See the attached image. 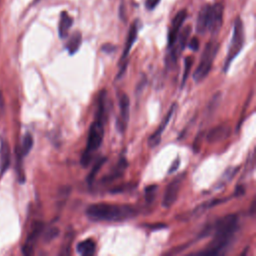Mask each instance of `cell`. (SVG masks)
Instances as JSON below:
<instances>
[{
	"label": "cell",
	"mask_w": 256,
	"mask_h": 256,
	"mask_svg": "<svg viewBox=\"0 0 256 256\" xmlns=\"http://www.w3.org/2000/svg\"><path fill=\"white\" fill-rule=\"evenodd\" d=\"M179 165H180V160H179V158H177V159H175V160L173 161L172 165L170 166V169H169L168 173H169V174H171V173H173L174 171H176V170L178 169Z\"/></svg>",
	"instance_id": "obj_28"
},
{
	"label": "cell",
	"mask_w": 256,
	"mask_h": 256,
	"mask_svg": "<svg viewBox=\"0 0 256 256\" xmlns=\"http://www.w3.org/2000/svg\"><path fill=\"white\" fill-rule=\"evenodd\" d=\"M137 35H138V22L137 21H134L130 28H129V31H128V35H127V39H126V42H125V46H124V50H123V53H122V57L119 61V65H120V70H119V73L117 75V78L121 77L124 73V71L126 70V67H127V62H126V59L129 55V52L134 44V42L136 41L137 39Z\"/></svg>",
	"instance_id": "obj_6"
},
{
	"label": "cell",
	"mask_w": 256,
	"mask_h": 256,
	"mask_svg": "<svg viewBox=\"0 0 256 256\" xmlns=\"http://www.w3.org/2000/svg\"><path fill=\"white\" fill-rule=\"evenodd\" d=\"M189 48L193 51H197L199 48V40L197 37H193L189 42Z\"/></svg>",
	"instance_id": "obj_25"
},
{
	"label": "cell",
	"mask_w": 256,
	"mask_h": 256,
	"mask_svg": "<svg viewBox=\"0 0 256 256\" xmlns=\"http://www.w3.org/2000/svg\"><path fill=\"white\" fill-rule=\"evenodd\" d=\"M159 2H160V0H146L145 6L148 10H153L158 5Z\"/></svg>",
	"instance_id": "obj_27"
},
{
	"label": "cell",
	"mask_w": 256,
	"mask_h": 256,
	"mask_svg": "<svg viewBox=\"0 0 256 256\" xmlns=\"http://www.w3.org/2000/svg\"><path fill=\"white\" fill-rule=\"evenodd\" d=\"M212 24V5H204L198 14L196 21V31L200 34H205L210 31Z\"/></svg>",
	"instance_id": "obj_8"
},
{
	"label": "cell",
	"mask_w": 256,
	"mask_h": 256,
	"mask_svg": "<svg viewBox=\"0 0 256 256\" xmlns=\"http://www.w3.org/2000/svg\"><path fill=\"white\" fill-rule=\"evenodd\" d=\"M157 185H150L145 188V199L147 202L153 201L156 191H157Z\"/></svg>",
	"instance_id": "obj_24"
},
{
	"label": "cell",
	"mask_w": 256,
	"mask_h": 256,
	"mask_svg": "<svg viewBox=\"0 0 256 256\" xmlns=\"http://www.w3.org/2000/svg\"><path fill=\"white\" fill-rule=\"evenodd\" d=\"M229 134H230V127L226 124H221L212 128L207 133L206 139L209 143H215V142L224 140L229 136Z\"/></svg>",
	"instance_id": "obj_12"
},
{
	"label": "cell",
	"mask_w": 256,
	"mask_h": 256,
	"mask_svg": "<svg viewBox=\"0 0 256 256\" xmlns=\"http://www.w3.org/2000/svg\"><path fill=\"white\" fill-rule=\"evenodd\" d=\"M192 64H193V58L191 56H187L185 59H184V72H183V76H182V83H181V88L184 86L187 78H188V75L190 73V70H191V67H192Z\"/></svg>",
	"instance_id": "obj_22"
},
{
	"label": "cell",
	"mask_w": 256,
	"mask_h": 256,
	"mask_svg": "<svg viewBox=\"0 0 256 256\" xmlns=\"http://www.w3.org/2000/svg\"><path fill=\"white\" fill-rule=\"evenodd\" d=\"M119 107H120V115L117 119V129L120 132H124L128 119H129V108H130V100L129 97L125 93H121L119 95Z\"/></svg>",
	"instance_id": "obj_10"
},
{
	"label": "cell",
	"mask_w": 256,
	"mask_h": 256,
	"mask_svg": "<svg viewBox=\"0 0 256 256\" xmlns=\"http://www.w3.org/2000/svg\"><path fill=\"white\" fill-rule=\"evenodd\" d=\"M104 123H105V120L95 117L93 123L90 126L86 148L80 160L83 167H86L89 165V163L91 162L93 153L100 147L102 143L103 135H104Z\"/></svg>",
	"instance_id": "obj_3"
},
{
	"label": "cell",
	"mask_w": 256,
	"mask_h": 256,
	"mask_svg": "<svg viewBox=\"0 0 256 256\" xmlns=\"http://www.w3.org/2000/svg\"><path fill=\"white\" fill-rule=\"evenodd\" d=\"M119 16L121 19L124 20V5H123V3L120 5V8H119Z\"/></svg>",
	"instance_id": "obj_31"
},
{
	"label": "cell",
	"mask_w": 256,
	"mask_h": 256,
	"mask_svg": "<svg viewBox=\"0 0 256 256\" xmlns=\"http://www.w3.org/2000/svg\"><path fill=\"white\" fill-rule=\"evenodd\" d=\"M59 235V229L57 227H50L43 236V239L45 242H50L53 239H55Z\"/></svg>",
	"instance_id": "obj_23"
},
{
	"label": "cell",
	"mask_w": 256,
	"mask_h": 256,
	"mask_svg": "<svg viewBox=\"0 0 256 256\" xmlns=\"http://www.w3.org/2000/svg\"><path fill=\"white\" fill-rule=\"evenodd\" d=\"M85 213L94 222H122L134 218L138 210L129 204L94 203L86 208Z\"/></svg>",
	"instance_id": "obj_2"
},
{
	"label": "cell",
	"mask_w": 256,
	"mask_h": 256,
	"mask_svg": "<svg viewBox=\"0 0 256 256\" xmlns=\"http://www.w3.org/2000/svg\"><path fill=\"white\" fill-rule=\"evenodd\" d=\"M218 51V44L215 41H210L205 45L202 52L199 65L193 73V79L195 82H201L210 72L213 60Z\"/></svg>",
	"instance_id": "obj_5"
},
{
	"label": "cell",
	"mask_w": 256,
	"mask_h": 256,
	"mask_svg": "<svg viewBox=\"0 0 256 256\" xmlns=\"http://www.w3.org/2000/svg\"><path fill=\"white\" fill-rule=\"evenodd\" d=\"M77 252L83 256L93 255L96 250V243L92 239H85L77 244Z\"/></svg>",
	"instance_id": "obj_18"
},
{
	"label": "cell",
	"mask_w": 256,
	"mask_h": 256,
	"mask_svg": "<svg viewBox=\"0 0 256 256\" xmlns=\"http://www.w3.org/2000/svg\"><path fill=\"white\" fill-rule=\"evenodd\" d=\"M81 42H82V35H81V33L79 31H75L70 36L68 41L66 42L65 48L69 52L70 55H73V54H75L78 51V49H79V47L81 45Z\"/></svg>",
	"instance_id": "obj_17"
},
{
	"label": "cell",
	"mask_w": 256,
	"mask_h": 256,
	"mask_svg": "<svg viewBox=\"0 0 256 256\" xmlns=\"http://www.w3.org/2000/svg\"><path fill=\"white\" fill-rule=\"evenodd\" d=\"M73 19L69 16V14L66 11H62L60 15V20L58 24V33L60 38H65L68 35L69 29L72 26Z\"/></svg>",
	"instance_id": "obj_16"
},
{
	"label": "cell",
	"mask_w": 256,
	"mask_h": 256,
	"mask_svg": "<svg viewBox=\"0 0 256 256\" xmlns=\"http://www.w3.org/2000/svg\"><path fill=\"white\" fill-rule=\"evenodd\" d=\"M238 229V217L235 214L226 215L218 219L213 226H211V233L213 239L208 244L206 249L199 254L218 255L225 252L227 247L231 244L234 235Z\"/></svg>",
	"instance_id": "obj_1"
},
{
	"label": "cell",
	"mask_w": 256,
	"mask_h": 256,
	"mask_svg": "<svg viewBox=\"0 0 256 256\" xmlns=\"http://www.w3.org/2000/svg\"><path fill=\"white\" fill-rule=\"evenodd\" d=\"M187 17V11L186 9H182L180 10L174 17L172 24H171V28L168 32V47H172L173 45H175L176 41H177V37L179 35V31L180 28L182 26V24L184 23L185 19Z\"/></svg>",
	"instance_id": "obj_9"
},
{
	"label": "cell",
	"mask_w": 256,
	"mask_h": 256,
	"mask_svg": "<svg viewBox=\"0 0 256 256\" xmlns=\"http://www.w3.org/2000/svg\"><path fill=\"white\" fill-rule=\"evenodd\" d=\"M127 167V162L125 160V158H121L119 160V162L117 163V165L114 167V169L106 176H104L101 180V182H104V183H109L111 181H114L115 179L119 178L122 176L123 172L125 171V168Z\"/></svg>",
	"instance_id": "obj_15"
},
{
	"label": "cell",
	"mask_w": 256,
	"mask_h": 256,
	"mask_svg": "<svg viewBox=\"0 0 256 256\" xmlns=\"http://www.w3.org/2000/svg\"><path fill=\"white\" fill-rule=\"evenodd\" d=\"M175 107H176L175 103L171 105V107H170L168 113L166 114V116H165L164 119L162 120L161 124L158 126V128L156 129V131L150 135V137H149V139H148V145H149V147H152V148H153V147L157 146V145L159 144V142L161 141V135H162V133L164 132L166 126L168 125L170 119L172 118V116H173V114H174V111H175Z\"/></svg>",
	"instance_id": "obj_11"
},
{
	"label": "cell",
	"mask_w": 256,
	"mask_h": 256,
	"mask_svg": "<svg viewBox=\"0 0 256 256\" xmlns=\"http://www.w3.org/2000/svg\"><path fill=\"white\" fill-rule=\"evenodd\" d=\"M223 19V6L220 3L212 5V26L210 32L215 35L219 32Z\"/></svg>",
	"instance_id": "obj_14"
},
{
	"label": "cell",
	"mask_w": 256,
	"mask_h": 256,
	"mask_svg": "<svg viewBox=\"0 0 256 256\" xmlns=\"http://www.w3.org/2000/svg\"><path fill=\"white\" fill-rule=\"evenodd\" d=\"M4 100H3V97H2V94H1V92H0V113H1V111L3 110V108H4Z\"/></svg>",
	"instance_id": "obj_32"
},
{
	"label": "cell",
	"mask_w": 256,
	"mask_h": 256,
	"mask_svg": "<svg viewBox=\"0 0 256 256\" xmlns=\"http://www.w3.org/2000/svg\"><path fill=\"white\" fill-rule=\"evenodd\" d=\"M184 178H185V175L181 174L176 178H174L166 187V190L163 196V201H162V205L165 208H169L176 201Z\"/></svg>",
	"instance_id": "obj_7"
},
{
	"label": "cell",
	"mask_w": 256,
	"mask_h": 256,
	"mask_svg": "<svg viewBox=\"0 0 256 256\" xmlns=\"http://www.w3.org/2000/svg\"><path fill=\"white\" fill-rule=\"evenodd\" d=\"M43 228H44L43 222H41V221L34 222V224L32 225V229H31V231H30V233L27 237L26 244H28L30 246H33V244L35 243V241L38 239L41 232L43 231Z\"/></svg>",
	"instance_id": "obj_19"
},
{
	"label": "cell",
	"mask_w": 256,
	"mask_h": 256,
	"mask_svg": "<svg viewBox=\"0 0 256 256\" xmlns=\"http://www.w3.org/2000/svg\"><path fill=\"white\" fill-rule=\"evenodd\" d=\"M130 187H131L130 184H128V186H125V185L117 186V187H115L114 189L111 190V193H123V192H126L127 190H129Z\"/></svg>",
	"instance_id": "obj_26"
},
{
	"label": "cell",
	"mask_w": 256,
	"mask_h": 256,
	"mask_svg": "<svg viewBox=\"0 0 256 256\" xmlns=\"http://www.w3.org/2000/svg\"><path fill=\"white\" fill-rule=\"evenodd\" d=\"M33 143H34V140H33V137L31 134L27 133L24 137H23V140H22V144H21V147H20V152L22 154V156H25L27 155L30 150L32 149L33 147Z\"/></svg>",
	"instance_id": "obj_21"
},
{
	"label": "cell",
	"mask_w": 256,
	"mask_h": 256,
	"mask_svg": "<svg viewBox=\"0 0 256 256\" xmlns=\"http://www.w3.org/2000/svg\"><path fill=\"white\" fill-rule=\"evenodd\" d=\"M245 42V34H244V27L243 23L240 17H237L234 21V26H233V35L231 39V43L229 45L228 53L226 60L224 62L223 66V71L227 72L232 61L236 58V56L240 53L244 46Z\"/></svg>",
	"instance_id": "obj_4"
},
{
	"label": "cell",
	"mask_w": 256,
	"mask_h": 256,
	"mask_svg": "<svg viewBox=\"0 0 256 256\" xmlns=\"http://www.w3.org/2000/svg\"><path fill=\"white\" fill-rule=\"evenodd\" d=\"M102 50L104 51V52H106V53H111V52H113L114 50H115V46H113L112 44H104L103 46H102Z\"/></svg>",
	"instance_id": "obj_30"
},
{
	"label": "cell",
	"mask_w": 256,
	"mask_h": 256,
	"mask_svg": "<svg viewBox=\"0 0 256 256\" xmlns=\"http://www.w3.org/2000/svg\"><path fill=\"white\" fill-rule=\"evenodd\" d=\"M22 252H23V254H25V255H31V254H33V246H30V245H28V244H25V245L23 246V248H22Z\"/></svg>",
	"instance_id": "obj_29"
},
{
	"label": "cell",
	"mask_w": 256,
	"mask_h": 256,
	"mask_svg": "<svg viewBox=\"0 0 256 256\" xmlns=\"http://www.w3.org/2000/svg\"><path fill=\"white\" fill-rule=\"evenodd\" d=\"M11 164V150L9 143L2 139L0 143V172L4 174Z\"/></svg>",
	"instance_id": "obj_13"
},
{
	"label": "cell",
	"mask_w": 256,
	"mask_h": 256,
	"mask_svg": "<svg viewBox=\"0 0 256 256\" xmlns=\"http://www.w3.org/2000/svg\"><path fill=\"white\" fill-rule=\"evenodd\" d=\"M106 160H107L106 157H100V158H98V159L96 160V162L94 163V165H93L91 171H90L89 174L87 175L86 181H87L88 184H92V183H93V181H94L96 175L99 173L101 167H102L103 164L106 162Z\"/></svg>",
	"instance_id": "obj_20"
}]
</instances>
